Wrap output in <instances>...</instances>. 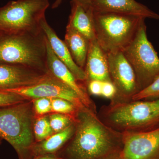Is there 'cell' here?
<instances>
[{"label":"cell","mask_w":159,"mask_h":159,"mask_svg":"<svg viewBox=\"0 0 159 159\" xmlns=\"http://www.w3.org/2000/svg\"><path fill=\"white\" fill-rule=\"evenodd\" d=\"M49 122L54 134L64 130L74 123V120L66 115L56 113L49 114Z\"/></svg>","instance_id":"obj_21"},{"label":"cell","mask_w":159,"mask_h":159,"mask_svg":"<svg viewBox=\"0 0 159 159\" xmlns=\"http://www.w3.org/2000/svg\"><path fill=\"white\" fill-rule=\"evenodd\" d=\"M33 159H63L57 154H48L34 157Z\"/></svg>","instance_id":"obj_28"},{"label":"cell","mask_w":159,"mask_h":159,"mask_svg":"<svg viewBox=\"0 0 159 159\" xmlns=\"http://www.w3.org/2000/svg\"><path fill=\"white\" fill-rule=\"evenodd\" d=\"M159 99V75L151 84L134 95L131 100H148Z\"/></svg>","instance_id":"obj_22"},{"label":"cell","mask_w":159,"mask_h":159,"mask_svg":"<svg viewBox=\"0 0 159 159\" xmlns=\"http://www.w3.org/2000/svg\"><path fill=\"white\" fill-rule=\"evenodd\" d=\"M63 0H56L53 5H52V8L53 9H56L61 4Z\"/></svg>","instance_id":"obj_29"},{"label":"cell","mask_w":159,"mask_h":159,"mask_svg":"<svg viewBox=\"0 0 159 159\" xmlns=\"http://www.w3.org/2000/svg\"><path fill=\"white\" fill-rule=\"evenodd\" d=\"M40 26L55 55L68 67L77 81L87 86V76L84 70L74 61L65 43L58 37L46 17L41 21Z\"/></svg>","instance_id":"obj_14"},{"label":"cell","mask_w":159,"mask_h":159,"mask_svg":"<svg viewBox=\"0 0 159 159\" xmlns=\"http://www.w3.org/2000/svg\"><path fill=\"white\" fill-rule=\"evenodd\" d=\"M49 0H16L0 8V31L16 32L42 30Z\"/></svg>","instance_id":"obj_7"},{"label":"cell","mask_w":159,"mask_h":159,"mask_svg":"<svg viewBox=\"0 0 159 159\" xmlns=\"http://www.w3.org/2000/svg\"><path fill=\"white\" fill-rule=\"evenodd\" d=\"M2 91L14 93L31 99L43 97L60 98L72 102L78 109L87 108L73 89L49 72L41 80L34 85Z\"/></svg>","instance_id":"obj_9"},{"label":"cell","mask_w":159,"mask_h":159,"mask_svg":"<svg viewBox=\"0 0 159 159\" xmlns=\"http://www.w3.org/2000/svg\"><path fill=\"white\" fill-rule=\"evenodd\" d=\"M35 117L32 99L0 107V138L9 142L19 159H31L35 142L33 125Z\"/></svg>","instance_id":"obj_4"},{"label":"cell","mask_w":159,"mask_h":159,"mask_svg":"<svg viewBox=\"0 0 159 159\" xmlns=\"http://www.w3.org/2000/svg\"><path fill=\"white\" fill-rule=\"evenodd\" d=\"M93 8L85 9L71 1V11L68 26L79 31L89 41L96 39L93 24Z\"/></svg>","instance_id":"obj_17"},{"label":"cell","mask_w":159,"mask_h":159,"mask_svg":"<svg viewBox=\"0 0 159 159\" xmlns=\"http://www.w3.org/2000/svg\"><path fill=\"white\" fill-rule=\"evenodd\" d=\"M109 73L116 94L111 101H129L140 91L135 74L122 51L107 53Z\"/></svg>","instance_id":"obj_8"},{"label":"cell","mask_w":159,"mask_h":159,"mask_svg":"<svg viewBox=\"0 0 159 159\" xmlns=\"http://www.w3.org/2000/svg\"><path fill=\"white\" fill-rule=\"evenodd\" d=\"M35 118L52 113L51 98L43 97L32 99Z\"/></svg>","instance_id":"obj_23"},{"label":"cell","mask_w":159,"mask_h":159,"mask_svg":"<svg viewBox=\"0 0 159 159\" xmlns=\"http://www.w3.org/2000/svg\"><path fill=\"white\" fill-rule=\"evenodd\" d=\"M102 81L92 80L87 84V88L89 93L94 96H101Z\"/></svg>","instance_id":"obj_26"},{"label":"cell","mask_w":159,"mask_h":159,"mask_svg":"<svg viewBox=\"0 0 159 159\" xmlns=\"http://www.w3.org/2000/svg\"><path fill=\"white\" fill-rule=\"evenodd\" d=\"M94 11L114 12L159 20V14L135 0H91Z\"/></svg>","instance_id":"obj_13"},{"label":"cell","mask_w":159,"mask_h":159,"mask_svg":"<svg viewBox=\"0 0 159 159\" xmlns=\"http://www.w3.org/2000/svg\"><path fill=\"white\" fill-rule=\"evenodd\" d=\"M2 139H1V138H0V144H1V143H2Z\"/></svg>","instance_id":"obj_30"},{"label":"cell","mask_w":159,"mask_h":159,"mask_svg":"<svg viewBox=\"0 0 159 159\" xmlns=\"http://www.w3.org/2000/svg\"><path fill=\"white\" fill-rule=\"evenodd\" d=\"M74 121L75 131L64 151L68 159L103 158L123 146L122 133L107 125L91 110H79Z\"/></svg>","instance_id":"obj_1"},{"label":"cell","mask_w":159,"mask_h":159,"mask_svg":"<svg viewBox=\"0 0 159 159\" xmlns=\"http://www.w3.org/2000/svg\"><path fill=\"white\" fill-rule=\"evenodd\" d=\"M75 129L74 122L64 130L54 134L40 142H34L31 148L32 157L57 154L73 137Z\"/></svg>","instance_id":"obj_16"},{"label":"cell","mask_w":159,"mask_h":159,"mask_svg":"<svg viewBox=\"0 0 159 159\" xmlns=\"http://www.w3.org/2000/svg\"><path fill=\"white\" fill-rule=\"evenodd\" d=\"M51 106L52 113L66 115L72 118L74 121L79 110L72 102L60 98H51Z\"/></svg>","instance_id":"obj_20"},{"label":"cell","mask_w":159,"mask_h":159,"mask_svg":"<svg viewBox=\"0 0 159 159\" xmlns=\"http://www.w3.org/2000/svg\"><path fill=\"white\" fill-rule=\"evenodd\" d=\"M47 39L37 31H0V63L21 65L45 73L47 65Z\"/></svg>","instance_id":"obj_3"},{"label":"cell","mask_w":159,"mask_h":159,"mask_svg":"<svg viewBox=\"0 0 159 159\" xmlns=\"http://www.w3.org/2000/svg\"><path fill=\"white\" fill-rule=\"evenodd\" d=\"M47 73L21 65L0 63V90L34 85Z\"/></svg>","instance_id":"obj_11"},{"label":"cell","mask_w":159,"mask_h":159,"mask_svg":"<svg viewBox=\"0 0 159 159\" xmlns=\"http://www.w3.org/2000/svg\"><path fill=\"white\" fill-rule=\"evenodd\" d=\"M84 70L87 84L92 80L111 82L109 73L107 53L102 50L96 39L89 41Z\"/></svg>","instance_id":"obj_15"},{"label":"cell","mask_w":159,"mask_h":159,"mask_svg":"<svg viewBox=\"0 0 159 159\" xmlns=\"http://www.w3.org/2000/svg\"><path fill=\"white\" fill-rule=\"evenodd\" d=\"M64 42L74 61L84 70L89 41L79 31L67 25Z\"/></svg>","instance_id":"obj_18"},{"label":"cell","mask_w":159,"mask_h":159,"mask_svg":"<svg viewBox=\"0 0 159 159\" xmlns=\"http://www.w3.org/2000/svg\"><path fill=\"white\" fill-rule=\"evenodd\" d=\"M145 19L114 12H93L97 43L107 53L122 51L134 37Z\"/></svg>","instance_id":"obj_5"},{"label":"cell","mask_w":159,"mask_h":159,"mask_svg":"<svg viewBox=\"0 0 159 159\" xmlns=\"http://www.w3.org/2000/svg\"><path fill=\"white\" fill-rule=\"evenodd\" d=\"M122 52L133 69L140 91L151 84L159 76V57L147 37L145 21Z\"/></svg>","instance_id":"obj_6"},{"label":"cell","mask_w":159,"mask_h":159,"mask_svg":"<svg viewBox=\"0 0 159 159\" xmlns=\"http://www.w3.org/2000/svg\"><path fill=\"white\" fill-rule=\"evenodd\" d=\"M122 133V159H159V127L149 131Z\"/></svg>","instance_id":"obj_10"},{"label":"cell","mask_w":159,"mask_h":159,"mask_svg":"<svg viewBox=\"0 0 159 159\" xmlns=\"http://www.w3.org/2000/svg\"><path fill=\"white\" fill-rule=\"evenodd\" d=\"M71 1L79 4L86 9H89L92 8L91 0H71Z\"/></svg>","instance_id":"obj_27"},{"label":"cell","mask_w":159,"mask_h":159,"mask_svg":"<svg viewBox=\"0 0 159 159\" xmlns=\"http://www.w3.org/2000/svg\"><path fill=\"white\" fill-rule=\"evenodd\" d=\"M33 133L35 142L45 140L54 134L50 125L48 115L35 118L33 125Z\"/></svg>","instance_id":"obj_19"},{"label":"cell","mask_w":159,"mask_h":159,"mask_svg":"<svg viewBox=\"0 0 159 159\" xmlns=\"http://www.w3.org/2000/svg\"><path fill=\"white\" fill-rule=\"evenodd\" d=\"M47 65L48 72L77 93L87 108L97 113L96 104L89 96L86 86L78 82L68 67L57 57L48 40Z\"/></svg>","instance_id":"obj_12"},{"label":"cell","mask_w":159,"mask_h":159,"mask_svg":"<svg viewBox=\"0 0 159 159\" xmlns=\"http://www.w3.org/2000/svg\"><path fill=\"white\" fill-rule=\"evenodd\" d=\"M116 89L111 82L105 81L102 82L101 96L110 99H113L116 94Z\"/></svg>","instance_id":"obj_25"},{"label":"cell","mask_w":159,"mask_h":159,"mask_svg":"<svg viewBox=\"0 0 159 159\" xmlns=\"http://www.w3.org/2000/svg\"><path fill=\"white\" fill-rule=\"evenodd\" d=\"M31 100L18 94L0 90V107L22 103Z\"/></svg>","instance_id":"obj_24"},{"label":"cell","mask_w":159,"mask_h":159,"mask_svg":"<svg viewBox=\"0 0 159 159\" xmlns=\"http://www.w3.org/2000/svg\"><path fill=\"white\" fill-rule=\"evenodd\" d=\"M97 115L107 125L120 132L149 131L159 127V99L111 101Z\"/></svg>","instance_id":"obj_2"}]
</instances>
